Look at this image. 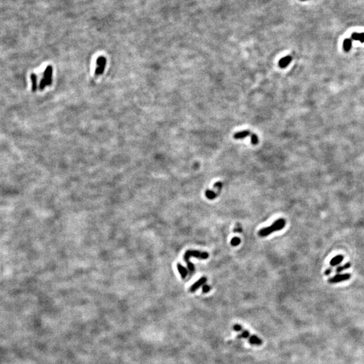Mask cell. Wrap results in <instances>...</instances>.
<instances>
[{"label": "cell", "instance_id": "4fadbf2b", "mask_svg": "<svg viewBox=\"0 0 364 364\" xmlns=\"http://www.w3.org/2000/svg\"><path fill=\"white\" fill-rule=\"evenodd\" d=\"M352 47V41L350 39H345L343 42V49L345 52H349Z\"/></svg>", "mask_w": 364, "mask_h": 364}, {"label": "cell", "instance_id": "277c9868", "mask_svg": "<svg viewBox=\"0 0 364 364\" xmlns=\"http://www.w3.org/2000/svg\"><path fill=\"white\" fill-rule=\"evenodd\" d=\"M351 274L349 273H344V274H337L335 276L330 277L328 280V283L330 284H336L340 282L346 281L351 279Z\"/></svg>", "mask_w": 364, "mask_h": 364}, {"label": "cell", "instance_id": "ac0fdd59", "mask_svg": "<svg viewBox=\"0 0 364 364\" xmlns=\"http://www.w3.org/2000/svg\"><path fill=\"white\" fill-rule=\"evenodd\" d=\"M240 243H241V240L237 237H233L231 240V244L233 246H237V245H239Z\"/></svg>", "mask_w": 364, "mask_h": 364}, {"label": "cell", "instance_id": "52a82bcc", "mask_svg": "<svg viewBox=\"0 0 364 364\" xmlns=\"http://www.w3.org/2000/svg\"><path fill=\"white\" fill-rule=\"evenodd\" d=\"M292 61V57L291 55H287L285 57L281 58L279 62V66L281 68H285L287 67Z\"/></svg>", "mask_w": 364, "mask_h": 364}, {"label": "cell", "instance_id": "7402d4cb", "mask_svg": "<svg viewBox=\"0 0 364 364\" xmlns=\"http://www.w3.org/2000/svg\"><path fill=\"white\" fill-rule=\"evenodd\" d=\"M332 273H333V267H329L328 268H327L325 270L324 274L325 275H329Z\"/></svg>", "mask_w": 364, "mask_h": 364}, {"label": "cell", "instance_id": "ba28073f", "mask_svg": "<svg viewBox=\"0 0 364 364\" xmlns=\"http://www.w3.org/2000/svg\"><path fill=\"white\" fill-rule=\"evenodd\" d=\"M344 260V256L343 255H337V256H335L334 258H333L332 259L330 260V265L331 267H338V266Z\"/></svg>", "mask_w": 364, "mask_h": 364}, {"label": "cell", "instance_id": "cb8c5ba5", "mask_svg": "<svg viewBox=\"0 0 364 364\" xmlns=\"http://www.w3.org/2000/svg\"><path fill=\"white\" fill-rule=\"evenodd\" d=\"M301 1H306V0H301Z\"/></svg>", "mask_w": 364, "mask_h": 364}, {"label": "cell", "instance_id": "5bb4252c", "mask_svg": "<svg viewBox=\"0 0 364 364\" xmlns=\"http://www.w3.org/2000/svg\"><path fill=\"white\" fill-rule=\"evenodd\" d=\"M218 194V192H215L214 191L211 190H206V192H205L206 197L209 200H213L214 198H216Z\"/></svg>", "mask_w": 364, "mask_h": 364}, {"label": "cell", "instance_id": "e0dca14e", "mask_svg": "<svg viewBox=\"0 0 364 364\" xmlns=\"http://www.w3.org/2000/svg\"><path fill=\"white\" fill-rule=\"evenodd\" d=\"M250 334L249 331L247 330H242L241 333L237 336V338L248 339L250 337Z\"/></svg>", "mask_w": 364, "mask_h": 364}, {"label": "cell", "instance_id": "6da1fadb", "mask_svg": "<svg viewBox=\"0 0 364 364\" xmlns=\"http://www.w3.org/2000/svg\"><path fill=\"white\" fill-rule=\"evenodd\" d=\"M208 256L209 254L207 252H205V251H200L198 250H188L184 254V258L185 262L188 264V267L190 271L192 273L194 270V266L192 262H190V258L191 257H194L198 259L205 260L207 259Z\"/></svg>", "mask_w": 364, "mask_h": 364}, {"label": "cell", "instance_id": "30bf717a", "mask_svg": "<svg viewBox=\"0 0 364 364\" xmlns=\"http://www.w3.org/2000/svg\"><path fill=\"white\" fill-rule=\"evenodd\" d=\"M248 339H249V343L251 345H261L262 344V340L256 335H250Z\"/></svg>", "mask_w": 364, "mask_h": 364}, {"label": "cell", "instance_id": "7a4b0ae2", "mask_svg": "<svg viewBox=\"0 0 364 364\" xmlns=\"http://www.w3.org/2000/svg\"><path fill=\"white\" fill-rule=\"evenodd\" d=\"M285 225H286L285 220L283 218H279L276 221H274L270 226L261 229L258 232V235L260 237L268 236L275 231H281L285 227Z\"/></svg>", "mask_w": 364, "mask_h": 364}, {"label": "cell", "instance_id": "7c38bea8", "mask_svg": "<svg viewBox=\"0 0 364 364\" xmlns=\"http://www.w3.org/2000/svg\"><path fill=\"white\" fill-rule=\"evenodd\" d=\"M177 270H178V271L181 275V277H182V279H185L186 277V276L188 275L187 270H186V268L180 264H177Z\"/></svg>", "mask_w": 364, "mask_h": 364}, {"label": "cell", "instance_id": "3957f363", "mask_svg": "<svg viewBox=\"0 0 364 364\" xmlns=\"http://www.w3.org/2000/svg\"><path fill=\"white\" fill-rule=\"evenodd\" d=\"M52 77H53V68L51 66H48L45 69L43 73V77L41 80L39 84V89L41 91L44 90V88L50 86L52 83Z\"/></svg>", "mask_w": 364, "mask_h": 364}, {"label": "cell", "instance_id": "9c48e42d", "mask_svg": "<svg viewBox=\"0 0 364 364\" xmlns=\"http://www.w3.org/2000/svg\"><path fill=\"white\" fill-rule=\"evenodd\" d=\"M251 134V132L249 131V130H242V131L238 132L233 135V138L236 139V140L244 139L247 136H250Z\"/></svg>", "mask_w": 364, "mask_h": 364}, {"label": "cell", "instance_id": "5b68a950", "mask_svg": "<svg viewBox=\"0 0 364 364\" xmlns=\"http://www.w3.org/2000/svg\"><path fill=\"white\" fill-rule=\"evenodd\" d=\"M107 64V59L104 56H100L97 60V68L95 74L97 76H100L103 73Z\"/></svg>", "mask_w": 364, "mask_h": 364}, {"label": "cell", "instance_id": "44dd1931", "mask_svg": "<svg viewBox=\"0 0 364 364\" xmlns=\"http://www.w3.org/2000/svg\"><path fill=\"white\" fill-rule=\"evenodd\" d=\"M351 39L354 41H359V34L357 32H354L351 35Z\"/></svg>", "mask_w": 364, "mask_h": 364}, {"label": "cell", "instance_id": "603a6c76", "mask_svg": "<svg viewBox=\"0 0 364 364\" xmlns=\"http://www.w3.org/2000/svg\"><path fill=\"white\" fill-rule=\"evenodd\" d=\"M359 41L361 42V43H364V32L363 33H359Z\"/></svg>", "mask_w": 364, "mask_h": 364}, {"label": "cell", "instance_id": "d6986e66", "mask_svg": "<svg viewBox=\"0 0 364 364\" xmlns=\"http://www.w3.org/2000/svg\"><path fill=\"white\" fill-rule=\"evenodd\" d=\"M233 330H234L237 331V332H240V331L242 330L241 326L240 325V324H235V325H233Z\"/></svg>", "mask_w": 364, "mask_h": 364}, {"label": "cell", "instance_id": "9a60e30c", "mask_svg": "<svg viewBox=\"0 0 364 364\" xmlns=\"http://www.w3.org/2000/svg\"><path fill=\"white\" fill-rule=\"evenodd\" d=\"M351 267V264L350 263V262H347V263L345 264H343V265L338 266V267H337V268H336L335 271H336V273H341V272L344 271V270L349 268Z\"/></svg>", "mask_w": 364, "mask_h": 364}, {"label": "cell", "instance_id": "8992f818", "mask_svg": "<svg viewBox=\"0 0 364 364\" xmlns=\"http://www.w3.org/2000/svg\"><path fill=\"white\" fill-rule=\"evenodd\" d=\"M207 279L206 277H202L200 279H198L196 282H195L192 286L190 287V291L192 292V293L195 292L196 291L198 290V289L200 287L202 286L203 284L207 282Z\"/></svg>", "mask_w": 364, "mask_h": 364}, {"label": "cell", "instance_id": "ffe728a7", "mask_svg": "<svg viewBox=\"0 0 364 364\" xmlns=\"http://www.w3.org/2000/svg\"><path fill=\"white\" fill-rule=\"evenodd\" d=\"M210 290H211V287H210L209 285H207V284H205V285H204L202 287L203 293H208L210 291Z\"/></svg>", "mask_w": 364, "mask_h": 364}, {"label": "cell", "instance_id": "8fae6325", "mask_svg": "<svg viewBox=\"0 0 364 364\" xmlns=\"http://www.w3.org/2000/svg\"><path fill=\"white\" fill-rule=\"evenodd\" d=\"M30 80L32 82V91L35 92L37 89V76L35 74L32 73L30 74Z\"/></svg>", "mask_w": 364, "mask_h": 364}, {"label": "cell", "instance_id": "2e32d148", "mask_svg": "<svg viewBox=\"0 0 364 364\" xmlns=\"http://www.w3.org/2000/svg\"><path fill=\"white\" fill-rule=\"evenodd\" d=\"M250 140H251V143L253 144V145H257L258 143V136H257V134H254V133H251V134L250 135Z\"/></svg>", "mask_w": 364, "mask_h": 364}]
</instances>
